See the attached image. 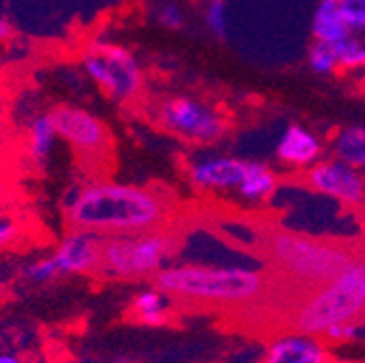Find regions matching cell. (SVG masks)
I'll return each instance as SVG.
<instances>
[{"label": "cell", "instance_id": "obj_24", "mask_svg": "<svg viewBox=\"0 0 365 363\" xmlns=\"http://www.w3.org/2000/svg\"><path fill=\"white\" fill-rule=\"evenodd\" d=\"M11 146H14V138H11V128L7 122V107L3 103V96H0V168H5L11 155Z\"/></svg>", "mask_w": 365, "mask_h": 363}, {"label": "cell", "instance_id": "obj_21", "mask_svg": "<svg viewBox=\"0 0 365 363\" xmlns=\"http://www.w3.org/2000/svg\"><path fill=\"white\" fill-rule=\"evenodd\" d=\"M205 22L207 29L220 37L226 39L228 33V11H226V0H209V5L205 9Z\"/></svg>", "mask_w": 365, "mask_h": 363}, {"label": "cell", "instance_id": "obj_19", "mask_svg": "<svg viewBox=\"0 0 365 363\" xmlns=\"http://www.w3.org/2000/svg\"><path fill=\"white\" fill-rule=\"evenodd\" d=\"M339 59V70L365 68V29H350V33L333 44Z\"/></svg>", "mask_w": 365, "mask_h": 363}, {"label": "cell", "instance_id": "obj_28", "mask_svg": "<svg viewBox=\"0 0 365 363\" xmlns=\"http://www.w3.org/2000/svg\"><path fill=\"white\" fill-rule=\"evenodd\" d=\"M11 35H14V26L9 24V20H5L3 16H0V44L9 41Z\"/></svg>", "mask_w": 365, "mask_h": 363}, {"label": "cell", "instance_id": "obj_10", "mask_svg": "<svg viewBox=\"0 0 365 363\" xmlns=\"http://www.w3.org/2000/svg\"><path fill=\"white\" fill-rule=\"evenodd\" d=\"M333 346L319 335L287 327L272 335L265 344L259 363H329Z\"/></svg>", "mask_w": 365, "mask_h": 363}, {"label": "cell", "instance_id": "obj_13", "mask_svg": "<svg viewBox=\"0 0 365 363\" xmlns=\"http://www.w3.org/2000/svg\"><path fill=\"white\" fill-rule=\"evenodd\" d=\"M319 155H322V144L300 124L287 126L277 144V157L292 168H309L319 159Z\"/></svg>", "mask_w": 365, "mask_h": 363}, {"label": "cell", "instance_id": "obj_2", "mask_svg": "<svg viewBox=\"0 0 365 363\" xmlns=\"http://www.w3.org/2000/svg\"><path fill=\"white\" fill-rule=\"evenodd\" d=\"M174 198L159 185L120 183L111 178H89L76 185L66 203L70 229H83L101 237L144 233L172 226Z\"/></svg>", "mask_w": 365, "mask_h": 363}, {"label": "cell", "instance_id": "obj_29", "mask_svg": "<svg viewBox=\"0 0 365 363\" xmlns=\"http://www.w3.org/2000/svg\"><path fill=\"white\" fill-rule=\"evenodd\" d=\"M0 363H26L16 354H0Z\"/></svg>", "mask_w": 365, "mask_h": 363}, {"label": "cell", "instance_id": "obj_20", "mask_svg": "<svg viewBox=\"0 0 365 363\" xmlns=\"http://www.w3.org/2000/svg\"><path fill=\"white\" fill-rule=\"evenodd\" d=\"M309 66L317 74H333L339 70V59L333 44L313 41V46L309 48Z\"/></svg>", "mask_w": 365, "mask_h": 363}, {"label": "cell", "instance_id": "obj_16", "mask_svg": "<svg viewBox=\"0 0 365 363\" xmlns=\"http://www.w3.org/2000/svg\"><path fill=\"white\" fill-rule=\"evenodd\" d=\"M172 307H174L172 298L157 285L135 294L130 302L135 320H140L146 327H163L165 322H170Z\"/></svg>", "mask_w": 365, "mask_h": 363}, {"label": "cell", "instance_id": "obj_18", "mask_svg": "<svg viewBox=\"0 0 365 363\" xmlns=\"http://www.w3.org/2000/svg\"><path fill=\"white\" fill-rule=\"evenodd\" d=\"M279 190V174L272 172L267 165L263 163H257V161H250V170H248V176L246 180L240 185V194L246 198V200H252V203H261V200H267L272 194H277Z\"/></svg>", "mask_w": 365, "mask_h": 363}, {"label": "cell", "instance_id": "obj_25", "mask_svg": "<svg viewBox=\"0 0 365 363\" xmlns=\"http://www.w3.org/2000/svg\"><path fill=\"white\" fill-rule=\"evenodd\" d=\"M20 233H22V226H20L18 218H14L9 211L5 215H0V248H7V246L16 244Z\"/></svg>", "mask_w": 365, "mask_h": 363}, {"label": "cell", "instance_id": "obj_15", "mask_svg": "<svg viewBox=\"0 0 365 363\" xmlns=\"http://www.w3.org/2000/svg\"><path fill=\"white\" fill-rule=\"evenodd\" d=\"M350 29L352 26L348 24L337 0H319L311 20V33L315 41L337 44L350 33Z\"/></svg>", "mask_w": 365, "mask_h": 363}, {"label": "cell", "instance_id": "obj_12", "mask_svg": "<svg viewBox=\"0 0 365 363\" xmlns=\"http://www.w3.org/2000/svg\"><path fill=\"white\" fill-rule=\"evenodd\" d=\"M250 170V161L237 157H205L187 168L190 183L205 192L240 190Z\"/></svg>", "mask_w": 365, "mask_h": 363}, {"label": "cell", "instance_id": "obj_30", "mask_svg": "<svg viewBox=\"0 0 365 363\" xmlns=\"http://www.w3.org/2000/svg\"><path fill=\"white\" fill-rule=\"evenodd\" d=\"M111 363H135V361H130L128 357H118V359H113Z\"/></svg>", "mask_w": 365, "mask_h": 363}, {"label": "cell", "instance_id": "obj_11", "mask_svg": "<svg viewBox=\"0 0 365 363\" xmlns=\"http://www.w3.org/2000/svg\"><path fill=\"white\" fill-rule=\"evenodd\" d=\"M105 237L83 229H72L53 250V261L59 277L63 275H94L101 272Z\"/></svg>", "mask_w": 365, "mask_h": 363}, {"label": "cell", "instance_id": "obj_1", "mask_svg": "<svg viewBox=\"0 0 365 363\" xmlns=\"http://www.w3.org/2000/svg\"><path fill=\"white\" fill-rule=\"evenodd\" d=\"M153 281L172 298V302L228 315L267 313L269 305L279 300L294 307L304 294L269 267L174 263L165 265Z\"/></svg>", "mask_w": 365, "mask_h": 363}, {"label": "cell", "instance_id": "obj_3", "mask_svg": "<svg viewBox=\"0 0 365 363\" xmlns=\"http://www.w3.org/2000/svg\"><path fill=\"white\" fill-rule=\"evenodd\" d=\"M261 257L267 267L302 292L335 279L363 252L341 242L313 237L289 229H269L261 240Z\"/></svg>", "mask_w": 365, "mask_h": 363}, {"label": "cell", "instance_id": "obj_6", "mask_svg": "<svg viewBox=\"0 0 365 363\" xmlns=\"http://www.w3.org/2000/svg\"><path fill=\"white\" fill-rule=\"evenodd\" d=\"M85 74L101 92L120 105L140 103L146 92V74L137 57L120 44L107 39H89L78 53Z\"/></svg>", "mask_w": 365, "mask_h": 363}, {"label": "cell", "instance_id": "obj_31", "mask_svg": "<svg viewBox=\"0 0 365 363\" xmlns=\"http://www.w3.org/2000/svg\"><path fill=\"white\" fill-rule=\"evenodd\" d=\"M329 363H348V361H346V359H339V357H335V354H333Z\"/></svg>", "mask_w": 365, "mask_h": 363}, {"label": "cell", "instance_id": "obj_9", "mask_svg": "<svg viewBox=\"0 0 365 363\" xmlns=\"http://www.w3.org/2000/svg\"><path fill=\"white\" fill-rule=\"evenodd\" d=\"M304 185L317 194L329 196L344 207L365 205V176L361 170L341 159H317L302 174Z\"/></svg>", "mask_w": 365, "mask_h": 363}, {"label": "cell", "instance_id": "obj_22", "mask_svg": "<svg viewBox=\"0 0 365 363\" xmlns=\"http://www.w3.org/2000/svg\"><path fill=\"white\" fill-rule=\"evenodd\" d=\"M24 275H26L29 281L41 285V283H51V281H55V279L59 277V272H57V265H55L53 257L48 255V257H41V259L29 263L26 270H24Z\"/></svg>", "mask_w": 365, "mask_h": 363}, {"label": "cell", "instance_id": "obj_17", "mask_svg": "<svg viewBox=\"0 0 365 363\" xmlns=\"http://www.w3.org/2000/svg\"><path fill=\"white\" fill-rule=\"evenodd\" d=\"M331 150L335 159H341L356 170H365V126L354 124L339 128L331 140Z\"/></svg>", "mask_w": 365, "mask_h": 363}, {"label": "cell", "instance_id": "obj_7", "mask_svg": "<svg viewBox=\"0 0 365 363\" xmlns=\"http://www.w3.org/2000/svg\"><path fill=\"white\" fill-rule=\"evenodd\" d=\"M155 122L165 133L187 142L211 146L226 138V116L209 103L194 96H168L155 105Z\"/></svg>", "mask_w": 365, "mask_h": 363}, {"label": "cell", "instance_id": "obj_23", "mask_svg": "<svg viewBox=\"0 0 365 363\" xmlns=\"http://www.w3.org/2000/svg\"><path fill=\"white\" fill-rule=\"evenodd\" d=\"M155 20L163 29L176 31V29H180L182 24H185V14H182V9L174 3V0H163V3L155 11Z\"/></svg>", "mask_w": 365, "mask_h": 363}, {"label": "cell", "instance_id": "obj_14", "mask_svg": "<svg viewBox=\"0 0 365 363\" xmlns=\"http://www.w3.org/2000/svg\"><path fill=\"white\" fill-rule=\"evenodd\" d=\"M59 133L51 111L35 113L24 128V153L31 163H46L55 153Z\"/></svg>", "mask_w": 365, "mask_h": 363}, {"label": "cell", "instance_id": "obj_26", "mask_svg": "<svg viewBox=\"0 0 365 363\" xmlns=\"http://www.w3.org/2000/svg\"><path fill=\"white\" fill-rule=\"evenodd\" d=\"M346 20L354 29H365V0H337Z\"/></svg>", "mask_w": 365, "mask_h": 363}, {"label": "cell", "instance_id": "obj_5", "mask_svg": "<svg viewBox=\"0 0 365 363\" xmlns=\"http://www.w3.org/2000/svg\"><path fill=\"white\" fill-rule=\"evenodd\" d=\"M178 244L172 226L105 237L101 275L120 281L155 279L176 255Z\"/></svg>", "mask_w": 365, "mask_h": 363}, {"label": "cell", "instance_id": "obj_8", "mask_svg": "<svg viewBox=\"0 0 365 363\" xmlns=\"http://www.w3.org/2000/svg\"><path fill=\"white\" fill-rule=\"evenodd\" d=\"M59 142H63L76 159L87 168H103L113 150V138L107 122L76 105H57L51 109Z\"/></svg>", "mask_w": 365, "mask_h": 363}, {"label": "cell", "instance_id": "obj_27", "mask_svg": "<svg viewBox=\"0 0 365 363\" xmlns=\"http://www.w3.org/2000/svg\"><path fill=\"white\" fill-rule=\"evenodd\" d=\"M11 205V185L5 178V174H0V215H5Z\"/></svg>", "mask_w": 365, "mask_h": 363}, {"label": "cell", "instance_id": "obj_4", "mask_svg": "<svg viewBox=\"0 0 365 363\" xmlns=\"http://www.w3.org/2000/svg\"><path fill=\"white\" fill-rule=\"evenodd\" d=\"M365 320V255L356 257L341 275L304 292L287 315V327L324 337Z\"/></svg>", "mask_w": 365, "mask_h": 363}]
</instances>
